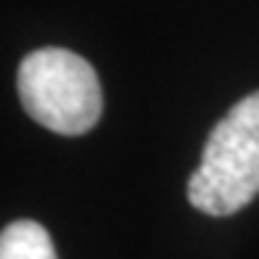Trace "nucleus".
Wrapping results in <instances>:
<instances>
[{
    "instance_id": "obj_1",
    "label": "nucleus",
    "mask_w": 259,
    "mask_h": 259,
    "mask_svg": "<svg viewBox=\"0 0 259 259\" xmlns=\"http://www.w3.org/2000/svg\"><path fill=\"white\" fill-rule=\"evenodd\" d=\"M259 193V90L241 98L206 138L198 169L188 180V201L211 217L249 206Z\"/></svg>"
},
{
    "instance_id": "obj_2",
    "label": "nucleus",
    "mask_w": 259,
    "mask_h": 259,
    "mask_svg": "<svg viewBox=\"0 0 259 259\" xmlns=\"http://www.w3.org/2000/svg\"><path fill=\"white\" fill-rule=\"evenodd\" d=\"M16 88L24 111L58 135H82L101 119L103 93L96 69L66 48L29 53L19 66Z\"/></svg>"
},
{
    "instance_id": "obj_3",
    "label": "nucleus",
    "mask_w": 259,
    "mask_h": 259,
    "mask_svg": "<svg viewBox=\"0 0 259 259\" xmlns=\"http://www.w3.org/2000/svg\"><path fill=\"white\" fill-rule=\"evenodd\" d=\"M0 259H56V249L40 222L19 220L0 235Z\"/></svg>"
}]
</instances>
